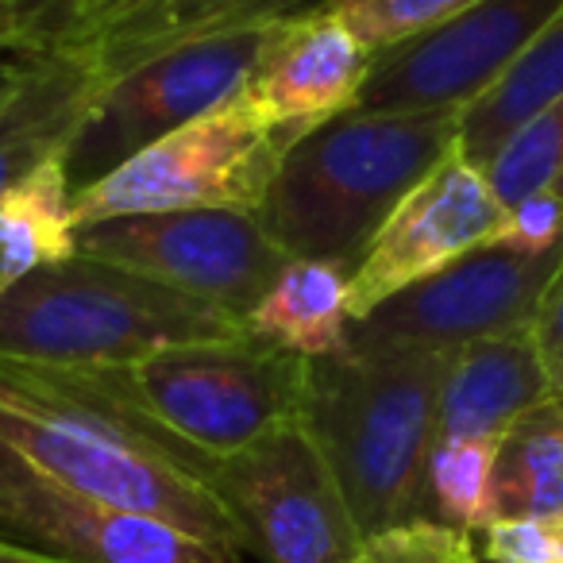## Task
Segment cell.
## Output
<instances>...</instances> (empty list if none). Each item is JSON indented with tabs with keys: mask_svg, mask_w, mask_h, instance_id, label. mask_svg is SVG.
Listing matches in <instances>:
<instances>
[{
	"mask_svg": "<svg viewBox=\"0 0 563 563\" xmlns=\"http://www.w3.org/2000/svg\"><path fill=\"white\" fill-rule=\"evenodd\" d=\"M78 255L74 186L63 155L35 166L0 197V298L20 278Z\"/></svg>",
	"mask_w": 563,
	"mask_h": 563,
	"instance_id": "obj_19",
	"label": "cell"
},
{
	"mask_svg": "<svg viewBox=\"0 0 563 563\" xmlns=\"http://www.w3.org/2000/svg\"><path fill=\"white\" fill-rule=\"evenodd\" d=\"M324 4L329 0H151L147 9L120 20L117 27H109L101 40L81 51H93V58L112 81L117 74L166 55L189 40L271 27L317 12Z\"/></svg>",
	"mask_w": 563,
	"mask_h": 563,
	"instance_id": "obj_17",
	"label": "cell"
},
{
	"mask_svg": "<svg viewBox=\"0 0 563 563\" xmlns=\"http://www.w3.org/2000/svg\"><path fill=\"white\" fill-rule=\"evenodd\" d=\"M501 440H437L424 478V517L463 532H483L498 521L494 463Z\"/></svg>",
	"mask_w": 563,
	"mask_h": 563,
	"instance_id": "obj_22",
	"label": "cell"
},
{
	"mask_svg": "<svg viewBox=\"0 0 563 563\" xmlns=\"http://www.w3.org/2000/svg\"><path fill=\"white\" fill-rule=\"evenodd\" d=\"M243 332L247 324L220 306L81 251L0 298V355L47 367H132L163 347Z\"/></svg>",
	"mask_w": 563,
	"mask_h": 563,
	"instance_id": "obj_4",
	"label": "cell"
},
{
	"mask_svg": "<svg viewBox=\"0 0 563 563\" xmlns=\"http://www.w3.org/2000/svg\"><path fill=\"white\" fill-rule=\"evenodd\" d=\"M448 355L360 347L313 360L306 424L336 471L363 537L424 517Z\"/></svg>",
	"mask_w": 563,
	"mask_h": 563,
	"instance_id": "obj_3",
	"label": "cell"
},
{
	"mask_svg": "<svg viewBox=\"0 0 563 563\" xmlns=\"http://www.w3.org/2000/svg\"><path fill=\"white\" fill-rule=\"evenodd\" d=\"M560 266L563 247L517 251L486 243L352 324V344L455 352L475 340L532 332Z\"/></svg>",
	"mask_w": 563,
	"mask_h": 563,
	"instance_id": "obj_10",
	"label": "cell"
},
{
	"mask_svg": "<svg viewBox=\"0 0 563 563\" xmlns=\"http://www.w3.org/2000/svg\"><path fill=\"white\" fill-rule=\"evenodd\" d=\"M151 0H40L35 4V51H81L120 20L147 9Z\"/></svg>",
	"mask_w": 563,
	"mask_h": 563,
	"instance_id": "obj_26",
	"label": "cell"
},
{
	"mask_svg": "<svg viewBox=\"0 0 563 563\" xmlns=\"http://www.w3.org/2000/svg\"><path fill=\"white\" fill-rule=\"evenodd\" d=\"M494 509L501 517L563 514V394L509 424L494 463Z\"/></svg>",
	"mask_w": 563,
	"mask_h": 563,
	"instance_id": "obj_21",
	"label": "cell"
},
{
	"mask_svg": "<svg viewBox=\"0 0 563 563\" xmlns=\"http://www.w3.org/2000/svg\"><path fill=\"white\" fill-rule=\"evenodd\" d=\"M27 4H40V0H27Z\"/></svg>",
	"mask_w": 563,
	"mask_h": 563,
	"instance_id": "obj_34",
	"label": "cell"
},
{
	"mask_svg": "<svg viewBox=\"0 0 563 563\" xmlns=\"http://www.w3.org/2000/svg\"><path fill=\"white\" fill-rule=\"evenodd\" d=\"M352 271L329 258H290L247 313V332L278 347L329 360L352 344Z\"/></svg>",
	"mask_w": 563,
	"mask_h": 563,
	"instance_id": "obj_18",
	"label": "cell"
},
{
	"mask_svg": "<svg viewBox=\"0 0 563 563\" xmlns=\"http://www.w3.org/2000/svg\"><path fill=\"white\" fill-rule=\"evenodd\" d=\"M494 197L506 209L521 205L525 197L555 189L563 174V97L529 117L483 166Z\"/></svg>",
	"mask_w": 563,
	"mask_h": 563,
	"instance_id": "obj_23",
	"label": "cell"
},
{
	"mask_svg": "<svg viewBox=\"0 0 563 563\" xmlns=\"http://www.w3.org/2000/svg\"><path fill=\"white\" fill-rule=\"evenodd\" d=\"M483 563H563V514L560 517H501L478 532Z\"/></svg>",
	"mask_w": 563,
	"mask_h": 563,
	"instance_id": "obj_27",
	"label": "cell"
},
{
	"mask_svg": "<svg viewBox=\"0 0 563 563\" xmlns=\"http://www.w3.org/2000/svg\"><path fill=\"white\" fill-rule=\"evenodd\" d=\"M532 344H537V355L552 386L563 394V266L540 301V313L532 321Z\"/></svg>",
	"mask_w": 563,
	"mask_h": 563,
	"instance_id": "obj_29",
	"label": "cell"
},
{
	"mask_svg": "<svg viewBox=\"0 0 563 563\" xmlns=\"http://www.w3.org/2000/svg\"><path fill=\"white\" fill-rule=\"evenodd\" d=\"M78 251L220 306L243 324L266 286L290 263V255L263 228L258 212L240 209L97 220L78 228Z\"/></svg>",
	"mask_w": 563,
	"mask_h": 563,
	"instance_id": "obj_9",
	"label": "cell"
},
{
	"mask_svg": "<svg viewBox=\"0 0 563 563\" xmlns=\"http://www.w3.org/2000/svg\"><path fill=\"white\" fill-rule=\"evenodd\" d=\"M555 394L532 332L475 340L448 355L437 440H501L509 424Z\"/></svg>",
	"mask_w": 563,
	"mask_h": 563,
	"instance_id": "obj_16",
	"label": "cell"
},
{
	"mask_svg": "<svg viewBox=\"0 0 563 563\" xmlns=\"http://www.w3.org/2000/svg\"><path fill=\"white\" fill-rule=\"evenodd\" d=\"M0 563H63V560H51V555H40V552H32V548H20L0 537Z\"/></svg>",
	"mask_w": 563,
	"mask_h": 563,
	"instance_id": "obj_31",
	"label": "cell"
},
{
	"mask_svg": "<svg viewBox=\"0 0 563 563\" xmlns=\"http://www.w3.org/2000/svg\"><path fill=\"white\" fill-rule=\"evenodd\" d=\"M27 58L35 51V4L27 0H0V55Z\"/></svg>",
	"mask_w": 563,
	"mask_h": 563,
	"instance_id": "obj_30",
	"label": "cell"
},
{
	"mask_svg": "<svg viewBox=\"0 0 563 563\" xmlns=\"http://www.w3.org/2000/svg\"><path fill=\"white\" fill-rule=\"evenodd\" d=\"M16 78H20V58L16 63H0V101L9 97V89L16 86Z\"/></svg>",
	"mask_w": 563,
	"mask_h": 563,
	"instance_id": "obj_32",
	"label": "cell"
},
{
	"mask_svg": "<svg viewBox=\"0 0 563 563\" xmlns=\"http://www.w3.org/2000/svg\"><path fill=\"white\" fill-rule=\"evenodd\" d=\"M471 4L475 0H329L324 9L336 12L371 51H386L409 35L444 24Z\"/></svg>",
	"mask_w": 563,
	"mask_h": 563,
	"instance_id": "obj_24",
	"label": "cell"
},
{
	"mask_svg": "<svg viewBox=\"0 0 563 563\" xmlns=\"http://www.w3.org/2000/svg\"><path fill=\"white\" fill-rule=\"evenodd\" d=\"M266 32L271 27L205 35L117 74L63 155L74 194L97 186L151 143L240 93L255 70Z\"/></svg>",
	"mask_w": 563,
	"mask_h": 563,
	"instance_id": "obj_8",
	"label": "cell"
},
{
	"mask_svg": "<svg viewBox=\"0 0 563 563\" xmlns=\"http://www.w3.org/2000/svg\"><path fill=\"white\" fill-rule=\"evenodd\" d=\"M205 483L263 563H344L367 540L306 417L209 460Z\"/></svg>",
	"mask_w": 563,
	"mask_h": 563,
	"instance_id": "obj_7",
	"label": "cell"
},
{
	"mask_svg": "<svg viewBox=\"0 0 563 563\" xmlns=\"http://www.w3.org/2000/svg\"><path fill=\"white\" fill-rule=\"evenodd\" d=\"M506 205L494 197L486 174L460 155V147L390 212L367 255L347 282L352 324L375 313L394 294L409 290L467 251L498 243Z\"/></svg>",
	"mask_w": 563,
	"mask_h": 563,
	"instance_id": "obj_13",
	"label": "cell"
},
{
	"mask_svg": "<svg viewBox=\"0 0 563 563\" xmlns=\"http://www.w3.org/2000/svg\"><path fill=\"white\" fill-rule=\"evenodd\" d=\"M555 194H560V197H563V174H560V181H555Z\"/></svg>",
	"mask_w": 563,
	"mask_h": 563,
	"instance_id": "obj_33",
	"label": "cell"
},
{
	"mask_svg": "<svg viewBox=\"0 0 563 563\" xmlns=\"http://www.w3.org/2000/svg\"><path fill=\"white\" fill-rule=\"evenodd\" d=\"M104 375L178 444L205 460H224L306 417L313 360L243 332L163 347L132 367H109Z\"/></svg>",
	"mask_w": 563,
	"mask_h": 563,
	"instance_id": "obj_5",
	"label": "cell"
},
{
	"mask_svg": "<svg viewBox=\"0 0 563 563\" xmlns=\"http://www.w3.org/2000/svg\"><path fill=\"white\" fill-rule=\"evenodd\" d=\"M298 140L301 135L266 124L240 89L212 112L128 158L97 186L74 194V217L78 228H86L97 220L186 209L258 212L282 158Z\"/></svg>",
	"mask_w": 563,
	"mask_h": 563,
	"instance_id": "obj_6",
	"label": "cell"
},
{
	"mask_svg": "<svg viewBox=\"0 0 563 563\" xmlns=\"http://www.w3.org/2000/svg\"><path fill=\"white\" fill-rule=\"evenodd\" d=\"M460 147V112L352 109L282 158L263 228L290 258L360 266L390 212Z\"/></svg>",
	"mask_w": 563,
	"mask_h": 563,
	"instance_id": "obj_2",
	"label": "cell"
},
{
	"mask_svg": "<svg viewBox=\"0 0 563 563\" xmlns=\"http://www.w3.org/2000/svg\"><path fill=\"white\" fill-rule=\"evenodd\" d=\"M109 86L93 51H40L0 101V197L47 158L66 155L81 120Z\"/></svg>",
	"mask_w": 563,
	"mask_h": 563,
	"instance_id": "obj_15",
	"label": "cell"
},
{
	"mask_svg": "<svg viewBox=\"0 0 563 563\" xmlns=\"http://www.w3.org/2000/svg\"><path fill=\"white\" fill-rule=\"evenodd\" d=\"M0 444L86 498L247 552L240 525L205 483L209 460L147 421L104 371L0 355Z\"/></svg>",
	"mask_w": 563,
	"mask_h": 563,
	"instance_id": "obj_1",
	"label": "cell"
},
{
	"mask_svg": "<svg viewBox=\"0 0 563 563\" xmlns=\"http://www.w3.org/2000/svg\"><path fill=\"white\" fill-rule=\"evenodd\" d=\"M563 97V9L529 51L460 112V155L483 170L490 155L544 104Z\"/></svg>",
	"mask_w": 563,
	"mask_h": 563,
	"instance_id": "obj_20",
	"label": "cell"
},
{
	"mask_svg": "<svg viewBox=\"0 0 563 563\" xmlns=\"http://www.w3.org/2000/svg\"><path fill=\"white\" fill-rule=\"evenodd\" d=\"M498 243L517 251H552L563 247V197L555 189L525 197L521 205L506 212Z\"/></svg>",
	"mask_w": 563,
	"mask_h": 563,
	"instance_id": "obj_28",
	"label": "cell"
},
{
	"mask_svg": "<svg viewBox=\"0 0 563 563\" xmlns=\"http://www.w3.org/2000/svg\"><path fill=\"white\" fill-rule=\"evenodd\" d=\"M344 563H483V555H478L475 532L417 517L367 537L360 552Z\"/></svg>",
	"mask_w": 563,
	"mask_h": 563,
	"instance_id": "obj_25",
	"label": "cell"
},
{
	"mask_svg": "<svg viewBox=\"0 0 563 563\" xmlns=\"http://www.w3.org/2000/svg\"><path fill=\"white\" fill-rule=\"evenodd\" d=\"M375 55L336 12H306L271 24L243 97L266 124L306 135L360 104Z\"/></svg>",
	"mask_w": 563,
	"mask_h": 563,
	"instance_id": "obj_14",
	"label": "cell"
},
{
	"mask_svg": "<svg viewBox=\"0 0 563 563\" xmlns=\"http://www.w3.org/2000/svg\"><path fill=\"white\" fill-rule=\"evenodd\" d=\"M0 537L63 563H240L232 548L55 483L4 444Z\"/></svg>",
	"mask_w": 563,
	"mask_h": 563,
	"instance_id": "obj_12",
	"label": "cell"
},
{
	"mask_svg": "<svg viewBox=\"0 0 563 563\" xmlns=\"http://www.w3.org/2000/svg\"><path fill=\"white\" fill-rule=\"evenodd\" d=\"M560 9L563 0H475L444 24L378 51L355 109L463 112L537 43Z\"/></svg>",
	"mask_w": 563,
	"mask_h": 563,
	"instance_id": "obj_11",
	"label": "cell"
}]
</instances>
